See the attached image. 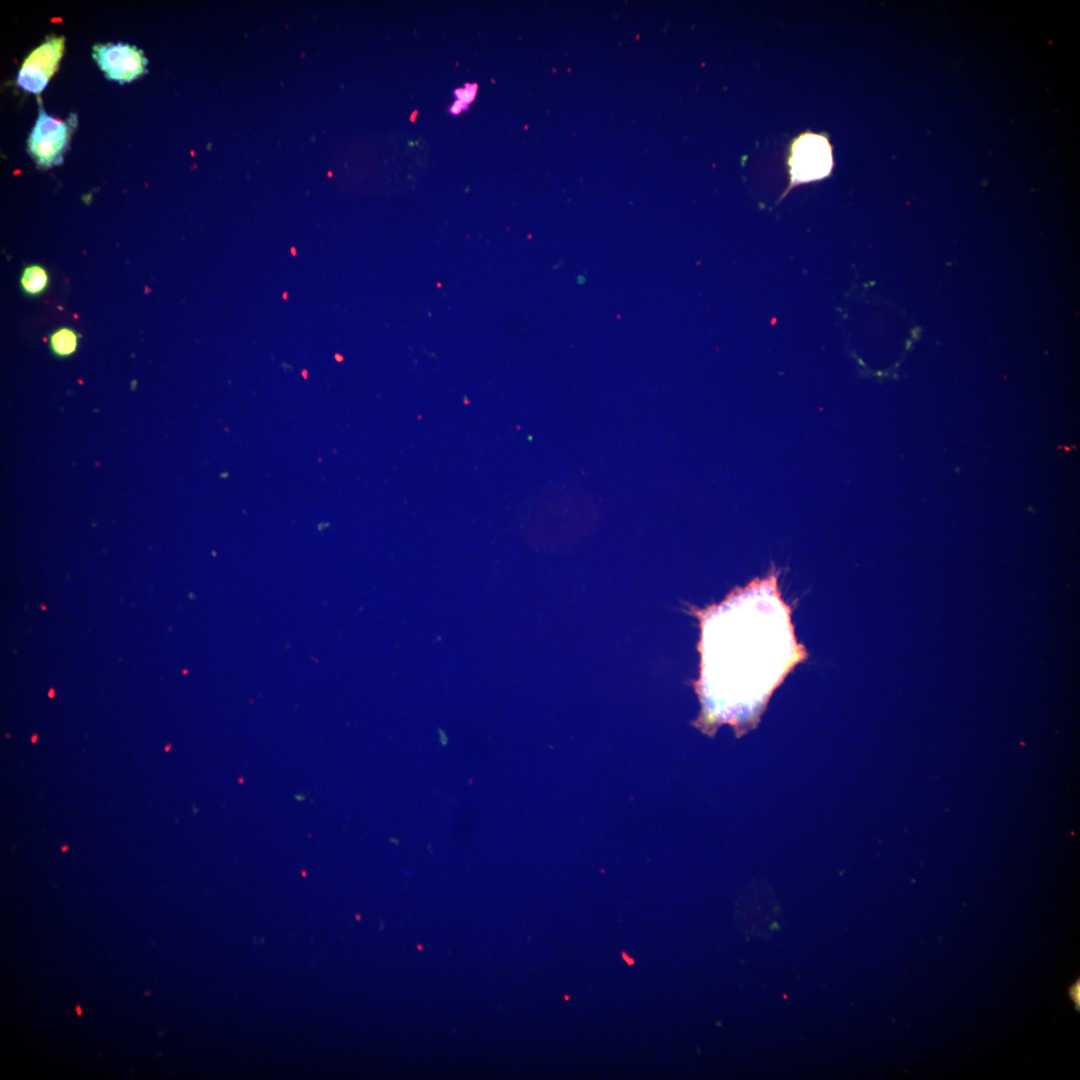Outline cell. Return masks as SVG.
Listing matches in <instances>:
<instances>
[{
  "mask_svg": "<svg viewBox=\"0 0 1080 1080\" xmlns=\"http://www.w3.org/2000/svg\"><path fill=\"white\" fill-rule=\"evenodd\" d=\"M76 126L75 114L62 121L49 116L39 105L38 118L27 141L28 152L39 168L49 169L62 163Z\"/></svg>",
  "mask_w": 1080,
  "mask_h": 1080,
  "instance_id": "obj_1",
  "label": "cell"
},
{
  "mask_svg": "<svg viewBox=\"0 0 1080 1080\" xmlns=\"http://www.w3.org/2000/svg\"><path fill=\"white\" fill-rule=\"evenodd\" d=\"M791 185L821 180L833 167L832 147L824 134L806 132L791 146L788 159Z\"/></svg>",
  "mask_w": 1080,
  "mask_h": 1080,
  "instance_id": "obj_2",
  "label": "cell"
},
{
  "mask_svg": "<svg viewBox=\"0 0 1080 1080\" xmlns=\"http://www.w3.org/2000/svg\"><path fill=\"white\" fill-rule=\"evenodd\" d=\"M92 56L109 80L131 82L147 73V59L142 50L127 43L95 44Z\"/></svg>",
  "mask_w": 1080,
  "mask_h": 1080,
  "instance_id": "obj_3",
  "label": "cell"
},
{
  "mask_svg": "<svg viewBox=\"0 0 1080 1080\" xmlns=\"http://www.w3.org/2000/svg\"><path fill=\"white\" fill-rule=\"evenodd\" d=\"M64 44L63 36L47 37L26 57L19 70L17 84L30 93L42 92L59 67Z\"/></svg>",
  "mask_w": 1080,
  "mask_h": 1080,
  "instance_id": "obj_4",
  "label": "cell"
},
{
  "mask_svg": "<svg viewBox=\"0 0 1080 1080\" xmlns=\"http://www.w3.org/2000/svg\"><path fill=\"white\" fill-rule=\"evenodd\" d=\"M49 344L55 355L66 357L76 351L78 346V336L74 330L62 327L50 336Z\"/></svg>",
  "mask_w": 1080,
  "mask_h": 1080,
  "instance_id": "obj_5",
  "label": "cell"
},
{
  "mask_svg": "<svg viewBox=\"0 0 1080 1080\" xmlns=\"http://www.w3.org/2000/svg\"><path fill=\"white\" fill-rule=\"evenodd\" d=\"M20 283L25 293L37 295L47 287L48 274L43 267L30 265L24 269Z\"/></svg>",
  "mask_w": 1080,
  "mask_h": 1080,
  "instance_id": "obj_6",
  "label": "cell"
},
{
  "mask_svg": "<svg viewBox=\"0 0 1080 1080\" xmlns=\"http://www.w3.org/2000/svg\"><path fill=\"white\" fill-rule=\"evenodd\" d=\"M576 281L578 284H584L586 282V276L584 274L578 275Z\"/></svg>",
  "mask_w": 1080,
  "mask_h": 1080,
  "instance_id": "obj_7",
  "label": "cell"
}]
</instances>
